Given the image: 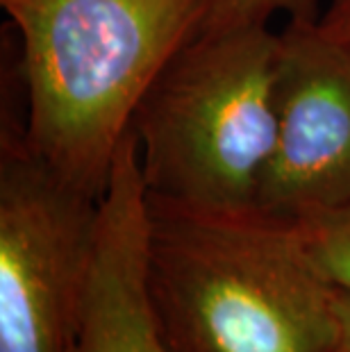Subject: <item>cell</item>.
<instances>
[{"label":"cell","instance_id":"cell-1","mask_svg":"<svg viewBox=\"0 0 350 352\" xmlns=\"http://www.w3.org/2000/svg\"><path fill=\"white\" fill-rule=\"evenodd\" d=\"M148 280L173 352H339V291L294 223L148 196Z\"/></svg>","mask_w":350,"mask_h":352},{"label":"cell","instance_id":"cell-2","mask_svg":"<svg viewBox=\"0 0 350 352\" xmlns=\"http://www.w3.org/2000/svg\"><path fill=\"white\" fill-rule=\"evenodd\" d=\"M21 41L28 148L102 198L121 141L205 0H0Z\"/></svg>","mask_w":350,"mask_h":352},{"label":"cell","instance_id":"cell-3","mask_svg":"<svg viewBox=\"0 0 350 352\" xmlns=\"http://www.w3.org/2000/svg\"><path fill=\"white\" fill-rule=\"evenodd\" d=\"M280 30H198L168 59L132 118L151 198L257 207L275 141Z\"/></svg>","mask_w":350,"mask_h":352},{"label":"cell","instance_id":"cell-4","mask_svg":"<svg viewBox=\"0 0 350 352\" xmlns=\"http://www.w3.org/2000/svg\"><path fill=\"white\" fill-rule=\"evenodd\" d=\"M0 352H71L91 273L100 198L0 137Z\"/></svg>","mask_w":350,"mask_h":352},{"label":"cell","instance_id":"cell-5","mask_svg":"<svg viewBox=\"0 0 350 352\" xmlns=\"http://www.w3.org/2000/svg\"><path fill=\"white\" fill-rule=\"evenodd\" d=\"M257 207L282 219L350 207V48L316 21L280 30L275 141Z\"/></svg>","mask_w":350,"mask_h":352},{"label":"cell","instance_id":"cell-6","mask_svg":"<svg viewBox=\"0 0 350 352\" xmlns=\"http://www.w3.org/2000/svg\"><path fill=\"white\" fill-rule=\"evenodd\" d=\"M71 352H173L148 280V193L132 130L100 198L98 232Z\"/></svg>","mask_w":350,"mask_h":352},{"label":"cell","instance_id":"cell-7","mask_svg":"<svg viewBox=\"0 0 350 352\" xmlns=\"http://www.w3.org/2000/svg\"><path fill=\"white\" fill-rule=\"evenodd\" d=\"M289 221L318 273L350 296V207L316 209Z\"/></svg>","mask_w":350,"mask_h":352},{"label":"cell","instance_id":"cell-8","mask_svg":"<svg viewBox=\"0 0 350 352\" xmlns=\"http://www.w3.org/2000/svg\"><path fill=\"white\" fill-rule=\"evenodd\" d=\"M278 14L287 21H316L321 10L318 0H205L198 30L271 25Z\"/></svg>","mask_w":350,"mask_h":352},{"label":"cell","instance_id":"cell-9","mask_svg":"<svg viewBox=\"0 0 350 352\" xmlns=\"http://www.w3.org/2000/svg\"><path fill=\"white\" fill-rule=\"evenodd\" d=\"M316 23L327 36L350 48V0H327Z\"/></svg>","mask_w":350,"mask_h":352},{"label":"cell","instance_id":"cell-10","mask_svg":"<svg viewBox=\"0 0 350 352\" xmlns=\"http://www.w3.org/2000/svg\"><path fill=\"white\" fill-rule=\"evenodd\" d=\"M339 316H341V348L339 352H350V296L339 291Z\"/></svg>","mask_w":350,"mask_h":352}]
</instances>
